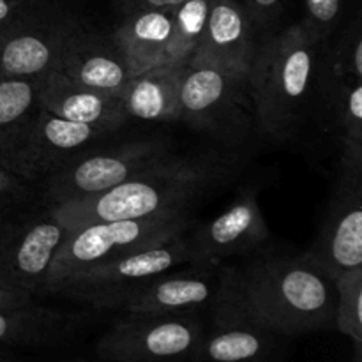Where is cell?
I'll list each match as a JSON object with an SVG mask.
<instances>
[{
  "mask_svg": "<svg viewBox=\"0 0 362 362\" xmlns=\"http://www.w3.org/2000/svg\"><path fill=\"white\" fill-rule=\"evenodd\" d=\"M204 331L197 313L126 315L98 339L95 354L110 362H189Z\"/></svg>",
  "mask_w": 362,
  "mask_h": 362,
  "instance_id": "52a82bcc",
  "label": "cell"
},
{
  "mask_svg": "<svg viewBox=\"0 0 362 362\" xmlns=\"http://www.w3.org/2000/svg\"><path fill=\"white\" fill-rule=\"evenodd\" d=\"M66 362H110V361H103V359H98V361H66Z\"/></svg>",
  "mask_w": 362,
  "mask_h": 362,
  "instance_id": "836d02e7",
  "label": "cell"
},
{
  "mask_svg": "<svg viewBox=\"0 0 362 362\" xmlns=\"http://www.w3.org/2000/svg\"><path fill=\"white\" fill-rule=\"evenodd\" d=\"M184 0H119L122 13H131L138 9H166L172 11L180 6Z\"/></svg>",
  "mask_w": 362,
  "mask_h": 362,
  "instance_id": "4dcf8cb0",
  "label": "cell"
},
{
  "mask_svg": "<svg viewBox=\"0 0 362 362\" xmlns=\"http://www.w3.org/2000/svg\"><path fill=\"white\" fill-rule=\"evenodd\" d=\"M211 0H184L172 9L173 14V45L170 62H187L197 52L207 23Z\"/></svg>",
  "mask_w": 362,
  "mask_h": 362,
  "instance_id": "cb8c5ba5",
  "label": "cell"
},
{
  "mask_svg": "<svg viewBox=\"0 0 362 362\" xmlns=\"http://www.w3.org/2000/svg\"><path fill=\"white\" fill-rule=\"evenodd\" d=\"M53 71L94 90L120 95L133 78L112 35L94 30L76 18H67Z\"/></svg>",
  "mask_w": 362,
  "mask_h": 362,
  "instance_id": "9a60e30c",
  "label": "cell"
},
{
  "mask_svg": "<svg viewBox=\"0 0 362 362\" xmlns=\"http://www.w3.org/2000/svg\"><path fill=\"white\" fill-rule=\"evenodd\" d=\"M39 108L71 122L101 127L108 133L122 127L129 119L120 95L74 83L57 71H49L42 78Z\"/></svg>",
  "mask_w": 362,
  "mask_h": 362,
  "instance_id": "ac0fdd59",
  "label": "cell"
},
{
  "mask_svg": "<svg viewBox=\"0 0 362 362\" xmlns=\"http://www.w3.org/2000/svg\"><path fill=\"white\" fill-rule=\"evenodd\" d=\"M324 46L303 23L258 41L247 90L262 131L276 141L296 140L320 92Z\"/></svg>",
  "mask_w": 362,
  "mask_h": 362,
  "instance_id": "3957f363",
  "label": "cell"
},
{
  "mask_svg": "<svg viewBox=\"0 0 362 362\" xmlns=\"http://www.w3.org/2000/svg\"><path fill=\"white\" fill-rule=\"evenodd\" d=\"M257 45V30L243 2L211 0L204 35L189 60L247 74Z\"/></svg>",
  "mask_w": 362,
  "mask_h": 362,
  "instance_id": "e0dca14e",
  "label": "cell"
},
{
  "mask_svg": "<svg viewBox=\"0 0 362 362\" xmlns=\"http://www.w3.org/2000/svg\"><path fill=\"white\" fill-rule=\"evenodd\" d=\"M81 313L55 310L34 303L0 310V346H52L67 341L83 325Z\"/></svg>",
  "mask_w": 362,
  "mask_h": 362,
  "instance_id": "ffe728a7",
  "label": "cell"
},
{
  "mask_svg": "<svg viewBox=\"0 0 362 362\" xmlns=\"http://www.w3.org/2000/svg\"><path fill=\"white\" fill-rule=\"evenodd\" d=\"M41 83L42 78H0V166L4 168L18 138L39 112Z\"/></svg>",
  "mask_w": 362,
  "mask_h": 362,
  "instance_id": "603a6c76",
  "label": "cell"
},
{
  "mask_svg": "<svg viewBox=\"0 0 362 362\" xmlns=\"http://www.w3.org/2000/svg\"><path fill=\"white\" fill-rule=\"evenodd\" d=\"M27 180L0 166V204L7 205L27 194Z\"/></svg>",
  "mask_w": 362,
  "mask_h": 362,
  "instance_id": "83f0119b",
  "label": "cell"
},
{
  "mask_svg": "<svg viewBox=\"0 0 362 362\" xmlns=\"http://www.w3.org/2000/svg\"><path fill=\"white\" fill-rule=\"evenodd\" d=\"M189 362H193V361H189Z\"/></svg>",
  "mask_w": 362,
  "mask_h": 362,
  "instance_id": "d590c367",
  "label": "cell"
},
{
  "mask_svg": "<svg viewBox=\"0 0 362 362\" xmlns=\"http://www.w3.org/2000/svg\"><path fill=\"white\" fill-rule=\"evenodd\" d=\"M173 14L166 9H138L124 14L112 34L134 74L170 62L173 45Z\"/></svg>",
  "mask_w": 362,
  "mask_h": 362,
  "instance_id": "d6986e66",
  "label": "cell"
},
{
  "mask_svg": "<svg viewBox=\"0 0 362 362\" xmlns=\"http://www.w3.org/2000/svg\"><path fill=\"white\" fill-rule=\"evenodd\" d=\"M7 27H9V25H7ZM7 27H4V28H0V49H2V41H4V34H6V30H7Z\"/></svg>",
  "mask_w": 362,
  "mask_h": 362,
  "instance_id": "d6a6232c",
  "label": "cell"
},
{
  "mask_svg": "<svg viewBox=\"0 0 362 362\" xmlns=\"http://www.w3.org/2000/svg\"><path fill=\"white\" fill-rule=\"evenodd\" d=\"M180 122L239 144L255 115L247 74L209 62L187 60L179 78Z\"/></svg>",
  "mask_w": 362,
  "mask_h": 362,
  "instance_id": "5b68a950",
  "label": "cell"
},
{
  "mask_svg": "<svg viewBox=\"0 0 362 362\" xmlns=\"http://www.w3.org/2000/svg\"><path fill=\"white\" fill-rule=\"evenodd\" d=\"M67 18L42 4L13 21L0 49V78H45L53 71Z\"/></svg>",
  "mask_w": 362,
  "mask_h": 362,
  "instance_id": "2e32d148",
  "label": "cell"
},
{
  "mask_svg": "<svg viewBox=\"0 0 362 362\" xmlns=\"http://www.w3.org/2000/svg\"><path fill=\"white\" fill-rule=\"evenodd\" d=\"M285 2L286 0H246L244 7L250 14L255 30L264 32L265 28L271 27L281 14Z\"/></svg>",
  "mask_w": 362,
  "mask_h": 362,
  "instance_id": "4316f807",
  "label": "cell"
},
{
  "mask_svg": "<svg viewBox=\"0 0 362 362\" xmlns=\"http://www.w3.org/2000/svg\"><path fill=\"white\" fill-rule=\"evenodd\" d=\"M320 95H327L336 129L343 141V166H362V78L320 74Z\"/></svg>",
  "mask_w": 362,
  "mask_h": 362,
  "instance_id": "7402d4cb",
  "label": "cell"
},
{
  "mask_svg": "<svg viewBox=\"0 0 362 362\" xmlns=\"http://www.w3.org/2000/svg\"><path fill=\"white\" fill-rule=\"evenodd\" d=\"M179 272H163L106 300L101 310L124 315H184L211 308L221 288L223 264H187Z\"/></svg>",
  "mask_w": 362,
  "mask_h": 362,
  "instance_id": "30bf717a",
  "label": "cell"
},
{
  "mask_svg": "<svg viewBox=\"0 0 362 362\" xmlns=\"http://www.w3.org/2000/svg\"><path fill=\"white\" fill-rule=\"evenodd\" d=\"M66 225L46 212L41 218L0 228V278L32 296H42L49 267L69 235Z\"/></svg>",
  "mask_w": 362,
  "mask_h": 362,
  "instance_id": "4fadbf2b",
  "label": "cell"
},
{
  "mask_svg": "<svg viewBox=\"0 0 362 362\" xmlns=\"http://www.w3.org/2000/svg\"><path fill=\"white\" fill-rule=\"evenodd\" d=\"M334 286V329L352 339L354 345H362V267L339 274Z\"/></svg>",
  "mask_w": 362,
  "mask_h": 362,
  "instance_id": "d4e9b609",
  "label": "cell"
},
{
  "mask_svg": "<svg viewBox=\"0 0 362 362\" xmlns=\"http://www.w3.org/2000/svg\"><path fill=\"white\" fill-rule=\"evenodd\" d=\"M184 62H166L134 74L120 99L127 117L145 122H180L179 78Z\"/></svg>",
  "mask_w": 362,
  "mask_h": 362,
  "instance_id": "44dd1931",
  "label": "cell"
},
{
  "mask_svg": "<svg viewBox=\"0 0 362 362\" xmlns=\"http://www.w3.org/2000/svg\"><path fill=\"white\" fill-rule=\"evenodd\" d=\"M0 362H16V359H14L13 354L9 352V349L0 346Z\"/></svg>",
  "mask_w": 362,
  "mask_h": 362,
  "instance_id": "1f68e13d",
  "label": "cell"
},
{
  "mask_svg": "<svg viewBox=\"0 0 362 362\" xmlns=\"http://www.w3.org/2000/svg\"><path fill=\"white\" fill-rule=\"evenodd\" d=\"M34 303H37V300H35V296H32L27 290L20 288V286L13 285V283L0 278V310L28 306V304Z\"/></svg>",
  "mask_w": 362,
  "mask_h": 362,
  "instance_id": "f546056e",
  "label": "cell"
},
{
  "mask_svg": "<svg viewBox=\"0 0 362 362\" xmlns=\"http://www.w3.org/2000/svg\"><path fill=\"white\" fill-rule=\"evenodd\" d=\"M186 264H189V251L182 233L166 243L129 251L94 265L66 283L55 296L81 300L101 310L103 304L117 293Z\"/></svg>",
  "mask_w": 362,
  "mask_h": 362,
  "instance_id": "9c48e42d",
  "label": "cell"
},
{
  "mask_svg": "<svg viewBox=\"0 0 362 362\" xmlns=\"http://www.w3.org/2000/svg\"><path fill=\"white\" fill-rule=\"evenodd\" d=\"M193 362H281L290 338L258 324L233 297L223 279Z\"/></svg>",
  "mask_w": 362,
  "mask_h": 362,
  "instance_id": "ba28073f",
  "label": "cell"
},
{
  "mask_svg": "<svg viewBox=\"0 0 362 362\" xmlns=\"http://www.w3.org/2000/svg\"><path fill=\"white\" fill-rule=\"evenodd\" d=\"M341 18L343 0H304V18L300 23L320 45H327L338 32Z\"/></svg>",
  "mask_w": 362,
  "mask_h": 362,
  "instance_id": "484cf974",
  "label": "cell"
},
{
  "mask_svg": "<svg viewBox=\"0 0 362 362\" xmlns=\"http://www.w3.org/2000/svg\"><path fill=\"white\" fill-rule=\"evenodd\" d=\"M45 0H0V28L42 6Z\"/></svg>",
  "mask_w": 362,
  "mask_h": 362,
  "instance_id": "f1b7e54d",
  "label": "cell"
},
{
  "mask_svg": "<svg viewBox=\"0 0 362 362\" xmlns=\"http://www.w3.org/2000/svg\"><path fill=\"white\" fill-rule=\"evenodd\" d=\"M240 168L235 156L207 152L161 159L120 186L85 200L52 205L49 214L69 230L94 223L144 219L186 211L193 200L228 182Z\"/></svg>",
  "mask_w": 362,
  "mask_h": 362,
  "instance_id": "6da1fadb",
  "label": "cell"
},
{
  "mask_svg": "<svg viewBox=\"0 0 362 362\" xmlns=\"http://www.w3.org/2000/svg\"><path fill=\"white\" fill-rule=\"evenodd\" d=\"M223 279L240 306L276 334L296 338L334 329L336 286L306 255L223 262Z\"/></svg>",
  "mask_w": 362,
  "mask_h": 362,
  "instance_id": "7a4b0ae2",
  "label": "cell"
},
{
  "mask_svg": "<svg viewBox=\"0 0 362 362\" xmlns=\"http://www.w3.org/2000/svg\"><path fill=\"white\" fill-rule=\"evenodd\" d=\"M105 134L110 133L101 127L71 122L39 108L18 138L6 168L27 182L46 179Z\"/></svg>",
  "mask_w": 362,
  "mask_h": 362,
  "instance_id": "7c38bea8",
  "label": "cell"
},
{
  "mask_svg": "<svg viewBox=\"0 0 362 362\" xmlns=\"http://www.w3.org/2000/svg\"><path fill=\"white\" fill-rule=\"evenodd\" d=\"M168 140L147 138L101 152H80L45 179V200L49 207L98 197L120 186L161 159L168 158Z\"/></svg>",
  "mask_w": 362,
  "mask_h": 362,
  "instance_id": "8992f818",
  "label": "cell"
},
{
  "mask_svg": "<svg viewBox=\"0 0 362 362\" xmlns=\"http://www.w3.org/2000/svg\"><path fill=\"white\" fill-rule=\"evenodd\" d=\"M304 255L332 279L362 267V166L339 165L338 186Z\"/></svg>",
  "mask_w": 362,
  "mask_h": 362,
  "instance_id": "8fae6325",
  "label": "cell"
},
{
  "mask_svg": "<svg viewBox=\"0 0 362 362\" xmlns=\"http://www.w3.org/2000/svg\"><path fill=\"white\" fill-rule=\"evenodd\" d=\"M4 207H6V205H2V204H0V211H2V209H4Z\"/></svg>",
  "mask_w": 362,
  "mask_h": 362,
  "instance_id": "e575fe53",
  "label": "cell"
},
{
  "mask_svg": "<svg viewBox=\"0 0 362 362\" xmlns=\"http://www.w3.org/2000/svg\"><path fill=\"white\" fill-rule=\"evenodd\" d=\"M269 239L271 233L257 191L244 187L226 211L186 237L189 264H223L232 257L262 250Z\"/></svg>",
  "mask_w": 362,
  "mask_h": 362,
  "instance_id": "5bb4252c",
  "label": "cell"
},
{
  "mask_svg": "<svg viewBox=\"0 0 362 362\" xmlns=\"http://www.w3.org/2000/svg\"><path fill=\"white\" fill-rule=\"evenodd\" d=\"M187 226L189 216L186 211H173L152 218L94 223L71 230L53 258L42 296H55L66 283L94 265L175 239Z\"/></svg>",
  "mask_w": 362,
  "mask_h": 362,
  "instance_id": "277c9868",
  "label": "cell"
}]
</instances>
